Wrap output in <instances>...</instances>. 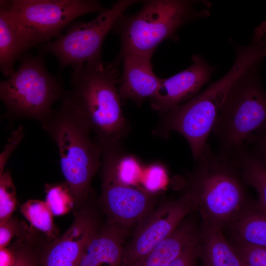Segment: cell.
I'll use <instances>...</instances> for the list:
<instances>
[{
	"label": "cell",
	"instance_id": "6da1fadb",
	"mask_svg": "<svg viewBox=\"0 0 266 266\" xmlns=\"http://www.w3.org/2000/svg\"><path fill=\"white\" fill-rule=\"evenodd\" d=\"M119 64L100 60L71 66V88L65 96L85 119L101 149L121 145L129 132L117 87Z\"/></svg>",
	"mask_w": 266,
	"mask_h": 266
},
{
	"label": "cell",
	"instance_id": "7a4b0ae2",
	"mask_svg": "<svg viewBox=\"0 0 266 266\" xmlns=\"http://www.w3.org/2000/svg\"><path fill=\"white\" fill-rule=\"evenodd\" d=\"M196 161L185 193L200 215L201 227L224 232L252 199L233 157L207 144Z\"/></svg>",
	"mask_w": 266,
	"mask_h": 266
},
{
	"label": "cell",
	"instance_id": "3957f363",
	"mask_svg": "<svg viewBox=\"0 0 266 266\" xmlns=\"http://www.w3.org/2000/svg\"><path fill=\"white\" fill-rule=\"evenodd\" d=\"M235 58L228 72L184 103L163 115L156 133L163 136L171 131L187 140L197 160L207 144V139L233 83L246 69L266 56V47L252 38L249 44L235 45Z\"/></svg>",
	"mask_w": 266,
	"mask_h": 266
},
{
	"label": "cell",
	"instance_id": "277c9868",
	"mask_svg": "<svg viewBox=\"0 0 266 266\" xmlns=\"http://www.w3.org/2000/svg\"><path fill=\"white\" fill-rule=\"evenodd\" d=\"M40 123L57 147L61 170L75 202L80 201L89 194L101 165V147L91 137L85 119L65 97Z\"/></svg>",
	"mask_w": 266,
	"mask_h": 266
},
{
	"label": "cell",
	"instance_id": "5b68a950",
	"mask_svg": "<svg viewBox=\"0 0 266 266\" xmlns=\"http://www.w3.org/2000/svg\"><path fill=\"white\" fill-rule=\"evenodd\" d=\"M142 4L136 13L123 14L112 29L121 41L118 58L128 54L153 55L163 41H177V32L182 26L208 17L211 5L205 0H150Z\"/></svg>",
	"mask_w": 266,
	"mask_h": 266
},
{
	"label": "cell",
	"instance_id": "8992f818",
	"mask_svg": "<svg viewBox=\"0 0 266 266\" xmlns=\"http://www.w3.org/2000/svg\"><path fill=\"white\" fill-rule=\"evenodd\" d=\"M263 61L246 69L231 85L213 128L219 151L228 156H234L253 135L266 130V91L260 73Z\"/></svg>",
	"mask_w": 266,
	"mask_h": 266
},
{
	"label": "cell",
	"instance_id": "52a82bcc",
	"mask_svg": "<svg viewBox=\"0 0 266 266\" xmlns=\"http://www.w3.org/2000/svg\"><path fill=\"white\" fill-rule=\"evenodd\" d=\"M44 52L25 55L18 69L0 81V98L9 118L33 119L40 123L52 113L55 102L67 94L62 79L46 69Z\"/></svg>",
	"mask_w": 266,
	"mask_h": 266
},
{
	"label": "cell",
	"instance_id": "ba28073f",
	"mask_svg": "<svg viewBox=\"0 0 266 266\" xmlns=\"http://www.w3.org/2000/svg\"><path fill=\"white\" fill-rule=\"evenodd\" d=\"M32 46L62 35L73 20L105 9L96 0H0Z\"/></svg>",
	"mask_w": 266,
	"mask_h": 266
},
{
	"label": "cell",
	"instance_id": "9c48e42d",
	"mask_svg": "<svg viewBox=\"0 0 266 266\" xmlns=\"http://www.w3.org/2000/svg\"><path fill=\"white\" fill-rule=\"evenodd\" d=\"M137 1L119 0L89 22H74L67 27L65 34L44 44L42 49L58 58L61 68L68 65L100 61L106 35L125 10Z\"/></svg>",
	"mask_w": 266,
	"mask_h": 266
},
{
	"label": "cell",
	"instance_id": "30bf717a",
	"mask_svg": "<svg viewBox=\"0 0 266 266\" xmlns=\"http://www.w3.org/2000/svg\"><path fill=\"white\" fill-rule=\"evenodd\" d=\"M100 200L108 224L125 232L138 224L153 209L155 197L144 188L122 183L116 175L110 161L101 156Z\"/></svg>",
	"mask_w": 266,
	"mask_h": 266
},
{
	"label": "cell",
	"instance_id": "8fae6325",
	"mask_svg": "<svg viewBox=\"0 0 266 266\" xmlns=\"http://www.w3.org/2000/svg\"><path fill=\"white\" fill-rule=\"evenodd\" d=\"M195 210L193 201L185 193L153 209L138 224L131 240L123 248L122 266H129L144 258Z\"/></svg>",
	"mask_w": 266,
	"mask_h": 266
},
{
	"label": "cell",
	"instance_id": "7c38bea8",
	"mask_svg": "<svg viewBox=\"0 0 266 266\" xmlns=\"http://www.w3.org/2000/svg\"><path fill=\"white\" fill-rule=\"evenodd\" d=\"M191 60L192 64L187 68L161 79L158 89L149 100L152 110L164 115L196 95L209 81L215 67L199 54H194Z\"/></svg>",
	"mask_w": 266,
	"mask_h": 266
},
{
	"label": "cell",
	"instance_id": "4fadbf2b",
	"mask_svg": "<svg viewBox=\"0 0 266 266\" xmlns=\"http://www.w3.org/2000/svg\"><path fill=\"white\" fill-rule=\"evenodd\" d=\"M97 231L91 215L79 212L65 233L39 256L40 266H78L85 246Z\"/></svg>",
	"mask_w": 266,
	"mask_h": 266
},
{
	"label": "cell",
	"instance_id": "5bb4252c",
	"mask_svg": "<svg viewBox=\"0 0 266 266\" xmlns=\"http://www.w3.org/2000/svg\"><path fill=\"white\" fill-rule=\"evenodd\" d=\"M152 55L128 54L116 60L123 61L119 93L121 100H130L140 106L158 89L161 79L154 72Z\"/></svg>",
	"mask_w": 266,
	"mask_h": 266
},
{
	"label": "cell",
	"instance_id": "9a60e30c",
	"mask_svg": "<svg viewBox=\"0 0 266 266\" xmlns=\"http://www.w3.org/2000/svg\"><path fill=\"white\" fill-rule=\"evenodd\" d=\"M125 232L108 224L87 243L78 266H122Z\"/></svg>",
	"mask_w": 266,
	"mask_h": 266
},
{
	"label": "cell",
	"instance_id": "2e32d148",
	"mask_svg": "<svg viewBox=\"0 0 266 266\" xmlns=\"http://www.w3.org/2000/svg\"><path fill=\"white\" fill-rule=\"evenodd\" d=\"M233 244L266 248V212L251 200L235 216L224 231Z\"/></svg>",
	"mask_w": 266,
	"mask_h": 266
},
{
	"label": "cell",
	"instance_id": "e0dca14e",
	"mask_svg": "<svg viewBox=\"0 0 266 266\" xmlns=\"http://www.w3.org/2000/svg\"><path fill=\"white\" fill-rule=\"evenodd\" d=\"M200 232L193 221L184 220L167 237L147 256L129 266H167L182 252Z\"/></svg>",
	"mask_w": 266,
	"mask_h": 266
},
{
	"label": "cell",
	"instance_id": "ac0fdd59",
	"mask_svg": "<svg viewBox=\"0 0 266 266\" xmlns=\"http://www.w3.org/2000/svg\"><path fill=\"white\" fill-rule=\"evenodd\" d=\"M199 257L202 266H244L224 232L218 230L200 227Z\"/></svg>",
	"mask_w": 266,
	"mask_h": 266
},
{
	"label": "cell",
	"instance_id": "d6986e66",
	"mask_svg": "<svg viewBox=\"0 0 266 266\" xmlns=\"http://www.w3.org/2000/svg\"><path fill=\"white\" fill-rule=\"evenodd\" d=\"M32 46L5 7L0 4V68L6 77L15 71V61Z\"/></svg>",
	"mask_w": 266,
	"mask_h": 266
},
{
	"label": "cell",
	"instance_id": "ffe728a7",
	"mask_svg": "<svg viewBox=\"0 0 266 266\" xmlns=\"http://www.w3.org/2000/svg\"><path fill=\"white\" fill-rule=\"evenodd\" d=\"M233 157L238 164L243 182L255 189L258 195L256 201L266 212V160L247 147Z\"/></svg>",
	"mask_w": 266,
	"mask_h": 266
},
{
	"label": "cell",
	"instance_id": "44dd1931",
	"mask_svg": "<svg viewBox=\"0 0 266 266\" xmlns=\"http://www.w3.org/2000/svg\"><path fill=\"white\" fill-rule=\"evenodd\" d=\"M20 210L33 228L51 239L57 238L59 232L54 223V215L45 201L29 200L21 206Z\"/></svg>",
	"mask_w": 266,
	"mask_h": 266
},
{
	"label": "cell",
	"instance_id": "7402d4cb",
	"mask_svg": "<svg viewBox=\"0 0 266 266\" xmlns=\"http://www.w3.org/2000/svg\"><path fill=\"white\" fill-rule=\"evenodd\" d=\"M45 202L54 216L67 213L73 207L74 199L66 182L46 184Z\"/></svg>",
	"mask_w": 266,
	"mask_h": 266
},
{
	"label": "cell",
	"instance_id": "603a6c76",
	"mask_svg": "<svg viewBox=\"0 0 266 266\" xmlns=\"http://www.w3.org/2000/svg\"><path fill=\"white\" fill-rule=\"evenodd\" d=\"M17 202L15 187L10 171L0 175V225L11 217Z\"/></svg>",
	"mask_w": 266,
	"mask_h": 266
},
{
	"label": "cell",
	"instance_id": "cb8c5ba5",
	"mask_svg": "<svg viewBox=\"0 0 266 266\" xmlns=\"http://www.w3.org/2000/svg\"><path fill=\"white\" fill-rule=\"evenodd\" d=\"M167 181L165 168L160 164H152L145 168L143 177L144 189L153 193L163 188Z\"/></svg>",
	"mask_w": 266,
	"mask_h": 266
},
{
	"label": "cell",
	"instance_id": "d4e9b609",
	"mask_svg": "<svg viewBox=\"0 0 266 266\" xmlns=\"http://www.w3.org/2000/svg\"><path fill=\"white\" fill-rule=\"evenodd\" d=\"M232 245L244 266H266V248L239 244Z\"/></svg>",
	"mask_w": 266,
	"mask_h": 266
},
{
	"label": "cell",
	"instance_id": "484cf974",
	"mask_svg": "<svg viewBox=\"0 0 266 266\" xmlns=\"http://www.w3.org/2000/svg\"><path fill=\"white\" fill-rule=\"evenodd\" d=\"M200 233L185 247L180 254L167 266H196L199 257Z\"/></svg>",
	"mask_w": 266,
	"mask_h": 266
},
{
	"label": "cell",
	"instance_id": "4316f807",
	"mask_svg": "<svg viewBox=\"0 0 266 266\" xmlns=\"http://www.w3.org/2000/svg\"><path fill=\"white\" fill-rule=\"evenodd\" d=\"M12 249L15 260L11 266H40L39 256L31 247L19 245Z\"/></svg>",
	"mask_w": 266,
	"mask_h": 266
},
{
	"label": "cell",
	"instance_id": "83f0119b",
	"mask_svg": "<svg viewBox=\"0 0 266 266\" xmlns=\"http://www.w3.org/2000/svg\"><path fill=\"white\" fill-rule=\"evenodd\" d=\"M24 136L23 128L19 126L13 131L9 137L8 142L0 156V175L4 170L5 164L12 151L19 144Z\"/></svg>",
	"mask_w": 266,
	"mask_h": 266
},
{
	"label": "cell",
	"instance_id": "f1b7e54d",
	"mask_svg": "<svg viewBox=\"0 0 266 266\" xmlns=\"http://www.w3.org/2000/svg\"><path fill=\"white\" fill-rule=\"evenodd\" d=\"M20 228L18 221L12 217L0 225V249L7 247L13 237L19 233Z\"/></svg>",
	"mask_w": 266,
	"mask_h": 266
},
{
	"label": "cell",
	"instance_id": "f546056e",
	"mask_svg": "<svg viewBox=\"0 0 266 266\" xmlns=\"http://www.w3.org/2000/svg\"><path fill=\"white\" fill-rule=\"evenodd\" d=\"M246 147L259 157L266 160V130L253 135Z\"/></svg>",
	"mask_w": 266,
	"mask_h": 266
},
{
	"label": "cell",
	"instance_id": "4dcf8cb0",
	"mask_svg": "<svg viewBox=\"0 0 266 266\" xmlns=\"http://www.w3.org/2000/svg\"><path fill=\"white\" fill-rule=\"evenodd\" d=\"M15 260L12 248L5 247L0 249V266H11Z\"/></svg>",
	"mask_w": 266,
	"mask_h": 266
}]
</instances>
